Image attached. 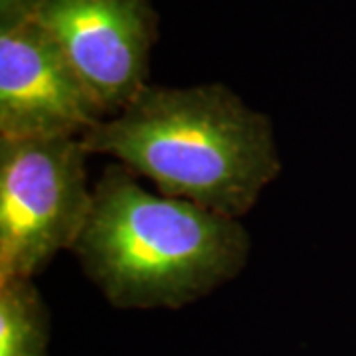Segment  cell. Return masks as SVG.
Here are the masks:
<instances>
[{
  "label": "cell",
  "mask_w": 356,
  "mask_h": 356,
  "mask_svg": "<svg viewBox=\"0 0 356 356\" xmlns=\"http://www.w3.org/2000/svg\"><path fill=\"white\" fill-rule=\"evenodd\" d=\"M250 250L238 218L145 191L117 163L97 178L70 252L117 309H180L236 280Z\"/></svg>",
  "instance_id": "cell-2"
},
{
  "label": "cell",
  "mask_w": 356,
  "mask_h": 356,
  "mask_svg": "<svg viewBox=\"0 0 356 356\" xmlns=\"http://www.w3.org/2000/svg\"><path fill=\"white\" fill-rule=\"evenodd\" d=\"M40 0H0V26L36 18Z\"/></svg>",
  "instance_id": "cell-7"
},
{
  "label": "cell",
  "mask_w": 356,
  "mask_h": 356,
  "mask_svg": "<svg viewBox=\"0 0 356 356\" xmlns=\"http://www.w3.org/2000/svg\"><path fill=\"white\" fill-rule=\"evenodd\" d=\"M81 143L161 194L229 218L245 216L281 175L269 117L222 83L147 86L121 113L103 119Z\"/></svg>",
  "instance_id": "cell-1"
},
{
  "label": "cell",
  "mask_w": 356,
  "mask_h": 356,
  "mask_svg": "<svg viewBox=\"0 0 356 356\" xmlns=\"http://www.w3.org/2000/svg\"><path fill=\"white\" fill-rule=\"evenodd\" d=\"M50 313L34 280L0 281V356H48Z\"/></svg>",
  "instance_id": "cell-6"
},
{
  "label": "cell",
  "mask_w": 356,
  "mask_h": 356,
  "mask_svg": "<svg viewBox=\"0 0 356 356\" xmlns=\"http://www.w3.org/2000/svg\"><path fill=\"white\" fill-rule=\"evenodd\" d=\"M103 119L38 18L0 26V139L81 137Z\"/></svg>",
  "instance_id": "cell-5"
},
{
  "label": "cell",
  "mask_w": 356,
  "mask_h": 356,
  "mask_svg": "<svg viewBox=\"0 0 356 356\" xmlns=\"http://www.w3.org/2000/svg\"><path fill=\"white\" fill-rule=\"evenodd\" d=\"M81 137L0 139V281L34 280L88 220Z\"/></svg>",
  "instance_id": "cell-3"
},
{
  "label": "cell",
  "mask_w": 356,
  "mask_h": 356,
  "mask_svg": "<svg viewBox=\"0 0 356 356\" xmlns=\"http://www.w3.org/2000/svg\"><path fill=\"white\" fill-rule=\"evenodd\" d=\"M38 22L107 117L149 86L159 14L151 0H40Z\"/></svg>",
  "instance_id": "cell-4"
}]
</instances>
